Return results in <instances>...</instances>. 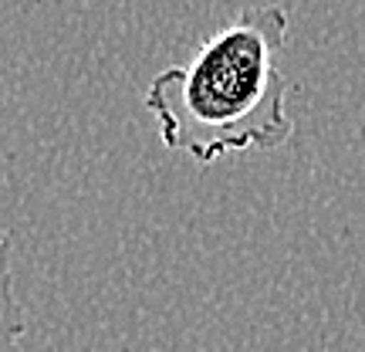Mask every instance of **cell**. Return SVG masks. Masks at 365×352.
<instances>
[{"label": "cell", "mask_w": 365, "mask_h": 352, "mask_svg": "<svg viewBox=\"0 0 365 352\" xmlns=\"http://www.w3.org/2000/svg\"><path fill=\"white\" fill-rule=\"evenodd\" d=\"M24 305L14 285V248L0 234V352H24Z\"/></svg>", "instance_id": "7a4b0ae2"}, {"label": "cell", "mask_w": 365, "mask_h": 352, "mask_svg": "<svg viewBox=\"0 0 365 352\" xmlns=\"http://www.w3.org/2000/svg\"><path fill=\"white\" fill-rule=\"evenodd\" d=\"M287 14L277 4L244 7L210 34L186 65L159 71L145 89V112L173 153L210 166L230 153H267L291 139L287 79L277 58Z\"/></svg>", "instance_id": "6da1fadb"}]
</instances>
